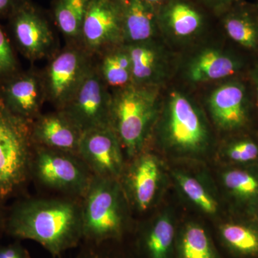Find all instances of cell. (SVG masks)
Wrapping results in <instances>:
<instances>
[{
	"instance_id": "cell-1",
	"label": "cell",
	"mask_w": 258,
	"mask_h": 258,
	"mask_svg": "<svg viewBox=\"0 0 258 258\" xmlns=\"http://www.w3.org/2000/svg\"><path fill=\"white\" fill-rule=\"evenodd\" d=\"M7 233L41 244L59 258L83 240L81 199L28 198L15 204L5 223Z\"/></svg>"
},
{
	"instance_id": "cell-2",
	"label": "cell",
	"mask_w": 258,
	"mask_h": 258,
	"mask_svg": "<svg viewBox=\"0 0 258 258\" xmlns=\"http://www.w3.org/2000/svg\"><path fill=\"white\" fill-rule=\"evenodd\" d=\"M158 114L157 87L130 84L111 93L110 127L129 159L144 151Z\"/></svg>"
},
{
	"instance_id": "cell-3",
	"label": "cell",
	"mask_w": 258,
	"mask_h": 258,
	"mask_svg": "<svg viewBox=\"0 0 258 258\" xmlns=\"http://www.w3.org/2000/svg\"><path fill=\"white\" fill-rule=\"evenodd\" d=\"M81 203L83 241L100 244L121 237L129 204L119 180L93 175Z\"/></svg>"
},
{
	"instance_id": "cell-4",
	"label": "cell",
	"mask_w": 258,
	"mask_h": 258,
	"mask_svg": "<svg viewBox=\"0 0 258 258\" xmlns=\"http://www.w3.org/2000/svg\"><path fill=\"white\" fill-rule=\"evenodd\" d=\"M32 122L10 111L0 99V200L10 198L31 176Z\"/></svg>"
},
{
	"instance_id": "cell-5",
	"label": "cell",
	"mask_w": 258,
	"mask_h": 258,
	"mask_svg": "<svg viewBox=\"0 0 258 258\" xmlns=\"http://www.w3.org/2000/svg\"><path fill=\"white\" fill-rule=\"evenodd\" d=\"M161 134L166 147L184 155L201 154L210 144V131L203 113L190 98L179 91L168 96Z\"/></svg>"
},
{
	"instance_id": "cell-6",
	"label": "cell",
	"mask_w": 258,
	"mask_h": 258,
	"mask_svg": "<svg viewBox=\"0 0 258 258\" xmlns=\"http://www.w3.org/2000/svg\"><path fill=\"white\" fill-rule=\"evenodd\" d=\"M7 20L13 46L30 62L49 60L60 50L50 14L31 0H23Z\"/></svg>"
},
{
	"instance_id": "cell-7",
	"label": "cell",
	"mask_w": 258,
	"mask_h": 258,
	"mask_svg": "<svg viewBox=\"0 0 258 258\" xmlns=\"http://www.w3.org/2000/svg\"><path fill=\"white\" fill-rule=\"evenodd\" d=\"M31 176L47 189L81 199L93 174L79 155L34 145Z\"/></svg>"
},
{
	"instance_id": "cell-8",
	"label": "cell",
	"mask_w": 258,
	"mask_h": 258,
	"mask_svg": "<svg viewBox=\"0 0 258 258\" xmlns=\"http://www.w3.org/2000/svg\"><path fill=\"white\" fill-rule=\"evenodd\" d=\"M94 64V57L76 45H67L42 71L47 101L60 110L73 98Z\"/></svg>"
},
{
	"instance_id": "cell-9",
	"label": "cell",
	"mask_w": 258,
	"mask_h": 258,
	"mask_svg": "<svg viewBox=\"0 0 258 258\" xmlns=\"http://www.w3.org/2000/svg\"><path fill=\"white\" fill-rule=\"evenodd\" d=\"M111 93L96 66L88 73L69 103L60 109L83 132L110 127Z\"/></svg>"
},
{
	"instance_id": "cell-10",
	"label": "cell",
	"mask_w": 258,
	"mask_h": 258,
	"mask_svg": "<svg viewBox=\"0 0 258 258\" xmlns=\"http://www.w3.org/2000/svg\"><path fill=\"white\" fill-rule=\"evenodd\" d=\"M124 45L121 3L91 0L81 32L79 46L93 57L112 47Z\"/></svg>"
},
{
	"instance_id": "cell-11",
	"label": "cell",
	"mask_w": 258,
	"mask_h": 258,
	"mask_svg": "<svg viewBox=\"0 0 258 258\" xmlns=\"http://www.w3.org/2000/svg\"><path fill=\"white\" fill-rule=\"evenodd\" d=\"M122 151L111 127H103L83 132L79 156L93 175L119 180L125 167Z\"/></svg>"
},
{
	"instance_id": "cell-12",
	"label": "cell",
	"mask_w": 258,
	"mask_h": 258,
	"mask_svg": "<svg viewBox=\"0 0 258 258\" xmlns=\"http://www.w3.org/2000/svg\"><path fill=\"white\" fill-rule=\"evenodd\" d=\"M0 99L15 115L33 121L47 101L41 71L19 70L0 81Z\"/></svg>"
},
{
	"instance_id": "cell-13",
	"label": "cell",
	"mask_w": 258,
	"mask_h": 258,
	"mask_svg": "<svg viewBox=\"0 0 258 258\" xmlns=\"http://www.w3.org/2000/svg\"><path fill=\"white\" fill-rule=\"evenodd\" d=\"M160 162L154 154L141 152L123 169L119 181L128 203L139 212L152 207L160 185Z\"/></svg>"
},
{
	"instance_id": "cell-14",
	"label": "cell",
	"mask_w": 258,
	"mask_h": 258,
	"mask_svg": "<svg viewBox=\"0 0 258 258\" xmlns=\"http://www.w3.org/2000/svg\"><path fill=\"white\" fill-rule=\"evenodd\" d=\"M208 107L212 119L222 130L243 128L250 114L251 96L247 85L240 79L222 83L210 95Z\"/></svg>"
},
{
	"instance_id": "cell-15",
	"label": "cell",
	"mask_w": 258,
	"mask_h": 258,
	"mask_svg": "<svg viewBox=\"0 0 258 258\" xmlns=\"http://www.w3.org/2000/svg\"><path fill=\"white\" fill-rule=\"evenodd\" d=\"M34 145L79 155L83 132L60 110L41 113L32 122Z\"/></svg>"
},
{
	"instance_id": "cell-16",
	"label": "cell",
	"mask_w": 258,
	"mask_h": 258,
	"mask_svg": "<svg viewBox=\"0 0 258 258\" xmlns=\"http://www.w3.org/2000/svg\"><path fill=\"white\" fill-rule=\"evenodd\" d=\"M245 66L244 59L238 54L207 48L190 61L186 76L193 83L209 82L235 76L243 71Z\"/></svg>"
},
{
	"instance_id": "cell-17",
	"label": "cell",
	"mask_w": 258,
	"mask_h": 258,
	"mask_svg": "<svg viewBox=\"0 0 258 258\" xmlns=\"http://www.w3.org/2000/svg\"><path fill=\"white\" fill-rule=\"evenodd\" d=\"M132 63V84L157 87L166 74V61L154 40L125 45Z\"/></svg>"
},
{
	"instance_id": "cell-18",
	"label": "cell",
	"mask_w": 258,
	"mask_h": 258,
	"mask_svg": "<svg viewBox=\"0 0 258 258\" xmlns=\"http://www.w3.org/2000/svg\"><path fill=\"white\" fill-rule=\"evenodd\" d=\"M168 34L186 40L196 36L204 26V18L195 7L184 0H170L157 18Z\"/></svg>"
},
{
	"instance_id": "cell-19",
	"label": "cell",
	"mask_w": 258,
	"mask_h": 258,
	"mask_svg": "<svg viewBox=\"0 0 258 258\" xmlns=\"http://www.w3.org/2000/svg\"><path fill=\"white\" fill-rule=\"evenodd\" d=\"M124 45L154 40L157 14L143 0H120Z\"/></svg>"
},
{
	"instance_id": "cell-20",
	"label": "cell",
	"mask_w": 258,
	"mask_h": 258,
	"mask_svg": "<svg viewBox=\"0 0 258 258\" xmlns=\"http://www.w3.org/2000/svg\"><path fill=\"white\" fill-rule=\"evenodd\" d=\"M91 0H52L49 14L67 45H79Z\"/></svg>"
},
{
	"instance_id": "cell-21",
	"label": "cell",
	"mask_w": 258,
	"mask_h": 258,
	"mask_svg": "<svg viewBox=\"0 0 258 258\" xmlns=\"http://www.w3.org/2000/svg\"><path fill=\"white\" fill-rule=\"evenodd\" d=\"M237 3L224 18L226 34L244 50L258 53V8Z\"/></svg>"
},
{
	"instance_id": "cell-22",
	"label": "cell",
	"mask_w": 258,
	"mask_h": 258,
	"mask_svg": "<svg viewBox=\"0 0 258 258\" xmlns=\"http://www.w3.org/2000/svg\"><path fill=\"white\" fill-rule=\"evenodd\" d=\"M94 62L98 74L108 88L117 90L132 84V63L125 45L104 51L94 57Z\"/></svg>"
},
{
	"instance_id": "cell-23",
	"label": "cell",
	"mask_w": 258,
	"mask_h": 258,
	"mask_svg": "<svg viewBox=\"0 0 258 258\" xmlns=\"http://www.w3.org/2000/svg\"><path fill=\"white\" fill-rule=\"evenodd\" d=\"M222 183L237 201L247 205L258 204V171L232 169L225 171Z\"/></svg>"
},
{
	"instance_id": "cell-24",
	"label": "cell",
	"mask_w": 258,
	"mask_h": 258,
	"mask_svg": "<svg viewBox=\"0 0 258 258\" xmlns=\"http://www.w3.org/2000/svg\"><path fill=\"white\" fill-rule=\"evenodd\" d=\"M174 228L168 215L159 217L146 235L145 244L149 258H166L170 251Z\"/></svg>"
},
{
	"instance_id": "cell-25",
	"label": "cell",
	"mask_w": 258,
	"mask_h": 258,
	"mask_svg": "<svg viewBox=\"0 0 258 258\" xmlns=\"http://www.w3.org/2000/svg\"><path fill=\"white\" fill-rule=\"evenodd\" d=\"M222 238L229 247L244 255L258 254V230L241 224L228 223L221 227Z\"/></svg>"
},
{
	"instance_id": "cell-26",
	"label": "cell",
	"mask_w": 258,
	"mask_h": 258,
	"mask_svg": "<svg viewBox=\"0 0 258 258\" xmlns=\"http://www.w3.org/2000/svg\"><path fill=\"white\" fill-rule=\"evenodd\" d=\"M175 179L179 184L180 189L202 211L208 215H215L218 210V205L203 184L192 176L177 172Z\"/></svg>"
},
{
	"instance_id": "cell-27",
	"label": "cell",
	"mask_w": 258,
	"mask_h": 258,
	"mask_svg": "<svg viewBox=\"0 0 258 258\" xmlns=\"http://www.w3.org/2000/svg\"><path fill=\"white\" fill-rule=\"evenodd\" d=\"M181 249L182 258H214L208 236L203 227L198 225L186 227Z\"/></svg>"
},
{
	"instance_id": "cell-28",
	"label": "cell",
	"mask_w": 258,
	"mask_h": 258,
	"mask_svg": "<svg viewBox=\"0 0 258 258\" xmlns=\"http://www.w3.org/2000/svg\"><path fill=\"white\" fill-rule=\"evenodd\" d=\"M20 69L15 47L8 31L0 23V81Z\"/></svg>"
},
{
	"instance_id": "cell-29",
	"label": "cell",
	"mask_w": 258,
	"mask_h": 258,
	"mask_svg": "<svg viewBox=\"0 0 258 258\" xmlns=\"http://www.w3.org/2000/svg\"><path fill=\"white\" fill-rule=\"evenodd\" d=\"M226 155L235 162H250L258 158V144L249 139L235 141L227 147Z\"/></svg>"
},
{
	"instance_id": "cell-30",
	"label": "cell",
	"mask_w": 258,
	"mask_h": 258,
	"mask_svg": "<svg viewBox=\"0 0 258 258\" xmlns=\"http://www.w3.org/2000/svg\"><path fill=\"white\" fill-rule=\"evenodd\" d=\"M106 242L101 244L84 242L80 244L77 251L71 258H112L106 250Z\"/></svg>"
},
{
	"instance_id": "cell-31",
	"label": "cell",
	"mask_w": 258,
	"mask_h": 258,
	"mask_svg": "<svg viewBox=\"0 0 258 258\" xmlns=\"http://www.w3.org/2000/svg\"><path fill=\"white\" fill-rule=\"evenodd\" d=\"M0 258H31L28 251L19 242L0 247Z\"/></svg>"
},
{
	"instance_id": "cell-32",
	"label": "cell",
	"mask_w": 258,
	"mask_h": 258,
	"mask_svg": "<svg viewBox=\"0 0 258 258\" xmlns=\"http://www.w3.org/2000/svg\"><path fill=\"white\" fill-rule=\"evenodd\" d=\"M23 0H0V20L8 18Z\"/></svg>"
},
{
	"instance_id": "cell-33",
	"label": "cell",
	"mask_w": 258,
	"mask_h": 258,
	"mask_svg": "<svg viewBox=\"0 0 258 258\" xmlns=\"http://www.w3.org/2000/svg\"><path fill=\"white\" fill-rule=\"evenodd\" d=\"M249 78L253 86V93L256 106L258 108V60L249 71Z\"/></svg>"
},
{
	"instance_id": "cell-34",
	"label": "cell",
	"mask_w": 258,
	"mask_h": 258,
	"mask_svg": "<svg viewBox=\"0 0 258 258\" xmlns=\"http://www.w3.org/2000/svg\"><path fill=\"white\" fill-rule=\"evenodd\" d=\"M207 3L221 8H229L238 3L239 0H205Z\"/></svg>"
},
{
	"instance_id": "cell-35",
	"label": "cell",
	"mask_w": 258,
	"mask_h": 258,
	"mask_svg": "<svg viewBox=\"0 0 258 258\" xmlns=\"http://www.w3.org/2000/svg\"><path fill=\"white\" fill-rule=\"evenodd\" d=\"M143 1L157 14V8H159L162 0H143Z\"/></svg>"
},
{
	"instance_id": "cell-36",
	"label": "cell",
	"mask_w": 258,
	"mask_h": 258,
	"mask_svg": "<svg viewBox=\"0 0 258 258\" xmlns=\"http://www.w3.org/2000/svg\"><path fill=\"white\" fill-rule=\"evenodd\" d=\"M0 230H1V223H0Z\"/></svg>"
},
{
	"instance_id": "cell-37",
	"label": "cell",
	"mask_w": 258,
	"mask_h": 258,
	"mask_svg": "<svg viewBox=\"0 0 258 258\" xmlns=\"http://www.w3.org/2000/svg\"><path fill=\"white\" fill-rule=\"evenodd\" d=\"M118 1H120V0H118Z\"/></svg>"
},
{
	"instance_id": "cell-38",
	"label": "cell",
	"mask_w": 258,
	"mask_h": 258,
	"mask_svg": "<svg viewBox=\"0 0 258 258\" xmlns=\"http://www.w3.org/2000/svg\"><path fill=\"white\" fill-rule=\"evenodd\" d=\"M257 8H258V7H257Z\"/></svg>"
}]
</instances>
